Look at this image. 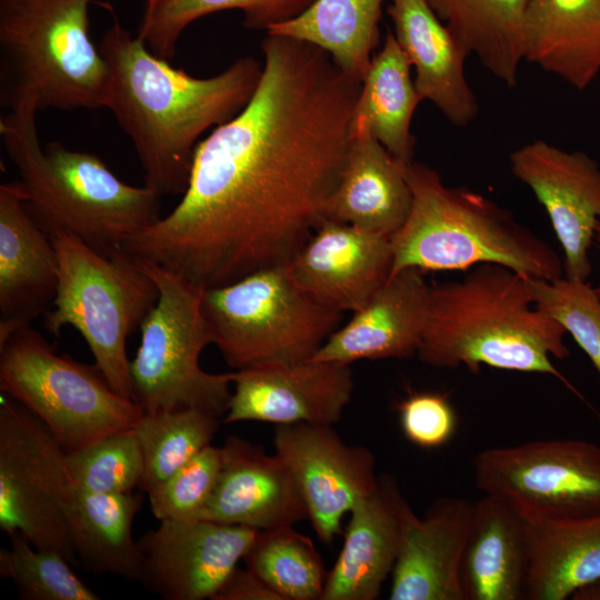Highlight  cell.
I'll list each match as a JSON object with an SVG mask.
<instances>
[{"instance_id":"cell-9","label":"cell","mask_w":600,"mask_h":600,"mask_svg":"<svg viewBox=\"0 0 600 600\" xmlns=\"http://www.w3.org/2000/svg\"><path fill=\"white\" fill-rule=\"evenodd\" d=\"M134 260L159 297L139 328L140 346L130 361L133 401L143 411L199 408L223 418L232 372L209 373L200 367L203 349L212 344L202 289L151 260Z\"/></svg>"},{"instance_id":"cell-30","label":"cell","mask_w":600,"mask_h":600,"mask_svg":"<svg viewBox=\"0 0 600 600\" xmlns=\"http://www.w3.org/2000/svg\"><path fill=\"white\" fill-rule=\"evenodd\" d=\"M469 54L508 87L523 61V19L530 0H428Z\"/></svg>"},{"instance_id":"cell-15","label":"cell","mask_w":600,"mask_h":600,"mask_svg":"<svg viewBox=\"0 0 600 600\" xmlns=\"http://www.w3.org/2000/svg\"><path fill=\"white\" fill-rule=\"evenodd\" d=\"M513 176L544 208L564 254L566 278L587 281L589 249L600 221V167L582 151L534 140L510 154Z\"/></svg>"},{"instance_id":"cell-34","label":"cell","mask_w":600,"mask_h":600,"mask_svg":"<svg viewBox=\"0 0 600 600\" xmlns=\"http://www.w3.org/2000/svg\"><path fill=\"white\" fill-rule=\"evenodd\" d=\"M243 560L283 600L322 598V559L312 540L293 527L260 530Z\"/></svg>"},{"instance_id":"cell-41","label":"cell","mask_w":600,"mask_h":600,"mask_svg":"<svg viewBox=\"0 0 600 600\" xmlns=\"http://www.w3.org/2000/svg\"><path fill=\"white\" fill-rule=\"evenodd\" d=\"M570 599L600 600V579L578 589Z\"/></svg>"},{"instance_id":"cell-33","label":"cell","mask_w":600,"mask_h":600,"mask_svg":"<svg viewBox=\"0 0 600 600\" xmlns=\"http://www.w3.org/2000/svg\"><path fill=\"white\" fill-rule=\"evenodd\" d=\"M219 420L199 408L143 411L132 427L143 459L139 488L147 492L211 444Z\"/></svg>"},{"instance_id":"cell-8","label":"cell","mask_w":600,"mask_h":600,"mask_svg":"<svg viewBox=\"0 0 600 600\" xmlns=\"http://www.w3.org/2000/svg\"><path fill=\"white\" fill-rule=\"evenodd\" d=\"M201 308L212 344L236 370L311 359L339 328L342 314L302 291L287 266L202 289Z\"/></svg>"},{"instance_id":"cell-10","label":"cell","mask_w":600,"mask_h":600,"mask_svg":"<svg viewBox=\"0 0 600 600\" xmlns=\"http://www.w3.org/2000/svg\"><path fill=\"white\" fill-rule=\"evenodd\" d=\"M0 390L40 419L67 452L132 428L143 413L96 364L58 354L31 324L0 344Z\"/></svg>"},{"instance_id":"cell-38","label":"cell","mask_w":600,"mask_h":600,"mask_svg":"<svg viewBox=\"0 0 600 600\" xmlns=\"http://www.w3.org/2000/svg\"><path fill=\"white\" fill-rule=\"evenodd\" d=\"M221 447L211 444L147 491L153 516L161 520H196L218 480Z\"/></svg>"},{"instance_id":"cell-7","label":"cell","mask_w":600,"mask_h":600,"mask_svg":"<svg viewBox=\"0 0 600 600\" xmlns=\"http://www.w3.org/2000/svg\"><path fill=\"white\" fill-rule=\"evenodd\" d=\"M50 238L59 272L44 329L54 337L66 326L78 330L110 387L133 400L127 339L157 303L156 283L122 249L103 256L70 232Z\"/></svg>"},{"instance_id":"cell-5","label":"cell","mask_w":600,"mask_h":600,"mask_svg":"<svg viewBox=\"0 0 600 600\" xmlns=\"http://www.w3.org/2000/svg\"><path fill=\"white\" fill-rule=\"evenodd\" d=\"M406 176L412 206L391 236L390 276L407 268L427 272L496 263L528 278L562 277L558 253L510 211L472 190L447 187L423 163L409 162Z\"/></svg>"},{"instance_id":"cell-42","label":"cell","mask_w":600,"mask_h":600,"mask_svg":"<svg viewBox=\"0 0 600 600\" xmlns=\"http://www.w3.org/2000/svg\"><path fill=\"white\" fill-rule=\"evenodd\" d=\"M594 237L597 239V242H598V246H599V250H600V221L598 222L597 227H596V233H594ZM594 291L596 293L598 294V297L600 298V284L594 288Z\"/></svg>"},{"instance_id":"cell-11","label":"cell","mask_w":600,"mask_h":600,"mask_svg":"<svg viewBox=\"0 0 600 600\" xmlns=\"http://www.w3.org/2000/svg\"><path fill=\"white\" fill-rule=\"evenodd\" d=\"M0 400V529L76 566L67 451L22 404L2 392Z\"/></svg>"},{"instance_id":"cell-14","label":"cell","mask_w":600,"mask_h":600,"mask_svg":"<svg viewBox=\"0 0 600 600\" xmlns=\"http://www.w3.org/2000/svg\"><path fill=\"white\" fill-rule=\"evenodd\" d=\"M259 531L202 519L161 520L138 541V581L166 600H212Z\"/></svg>"},{"instance_id":"cell-37","label":"cell","mask_w":600,"mask_h":600,"mask_svg":"<svg viewBox=\"0 0 600 600\" xmlns=\"http://www.w3.org/2000/svg\"><path fill=\"white\" fill-rule=\"evenodd\" d=\"M533 304L556 319L586 352L600 379V298L587 281L528 278Z\"/></svg>"},{"instance_id":"cell-16","label":"cell","mask_w":600,"mask_h":600,"mask_svg":"<svg viewBox=\"0 0 600 600\" xmlns=\"http://www.w3.org/2000/svg\"><path fill=\"white\" fill-rule=\"evenodd\" d=\"M232 387L224 423L333 424L351 401L354 380L350 364L306 360L236 370Z\"/></svg>"},{"instance_id":"cell-13","label":"cell","mask_w":600,"mask_h":600,"mask_svg":"<svg viewBox=\"0 0 600 600\" xmlns=\"http://www.w3.org/2000/svg\"><path fill=\"white\" fill-rule=\"evenodd\" d=\"M332 426L278 424L273 434L276 453L291 471L308 519L326 546L341 534L342 518L376 489L379 480L372 452L346 443Z\"/></svg>"},{"instance_id":"cell-31","label":"cell","mask_w":600,"mask_h":600,"mask_svg":"<svg viewBox=\"0 0 600 600\" xmlns=\"http://www.w3.org/2000/svg\"><path fill=\"white\" fill-rule=\"evenodd\" d=\"M383 1L316 0L300 16L273 26L267 33L314 44L347 73L362 80L379 42Z\"/></svg>"},{"instance_id":"cell-3","label":"cell","mask_w":600,"mask_h":600,"mask_svg":"<svg viewBox=\"0 0 600 600\" xmlns=\"http://www.w3.org/2000/svg\"><path fill=\"white\" fill-rule=\"evenodd\" d=\"M564 328L532 301L528 277L482 263L459 281L430 286L427 323L418 358L438 368L481 366L556 377L579 392L552 364L564 359Z\"/></svg>"},{"instance_id":"cell-12","label":"cell","mask_w":600,"mask_h":600,"mask_svg":"<svg viewBox=\"0 0 600 600\" xmlns=\"http://www.w3.org/2000/svg\"><path fill=\"white\" fill-rule=\"evenodd\" d=\"M484 494L501 498L529 520L600 513V447L583 440H538L490 448L473 459Z\"/></svg>"},{"instance_id":"cell-24","label":"cell","mask_w":600,"mask_h":600,"mask_svg":"<svg viewBox=\"0 0 600 600\" xmlns=\"http://www.w3.org/2000/svg\"><path fill=\"white\" fill-rule=\"evenodd\" d=\"M530 548L526 518L506 500L473 502L460 584L463 600H526Z\"/></svg>"},{"instance_id":"cell-20","label":"cell","mask_w":600,"mask_h":600,"mask_svg":"<svg viewBox=\"0 0 600 600\" xmlns=\"http://www.w3.org/2000/svg\"><path fill=\"white\" fill-rule=\"evenodd\" d=\"M429 293L423 272L416 268L398 271L309 360L351 364L362 359L417 356L427 323Z\"/></svg>"},{"instance_id":"cell-40","label":"cell","mask_w":600,"mask_h":600,"mask_svg":"<svg viewBox=\"0 0 600 600\" xmlns=\"http://www.w3.org/2000/svg\"><path fill=\"white\" fill-rule=\"evenodd\" d=\"M212 600H283L258 574L236 568Z\"/></svg>"},{"instance_id":"cell-1","label":"cell","mask_w":600,"mask_h":600,"mask_svg":"<svg viewBox=\"0 0 600 600\" xmlns=\"http://www.w3.org/2000/svg\"><path fill=\"white\" fill-rule=\"evenodd\" d=\"M247 106L194 151L179 203L121 248L201 289L287 266L327 218L362 80L323 49L267 33Z\"/></svg>"},{"instance_id":"cell-27","label":"cell","mask_w":600,"mask_h":600,"mask_svg":"<svg viewBox=\"0 0 600 600\" xmlns=\"http://www.w3.org/2000/svg\"><path fill=\"white\" fill-rule=\"evenodd\" d=\"M410 70L409 59L388 31L362 79L350 123L351 137H372L406 163L413 160L411 121L422 101Z\"/></svg>"},{"instance_id":"cell-36","label":"cell","mask_w":600,"mask_h":600,"mask_svg":"<svg viewBox=\"0 0 600 600\" xmlns=\"http://www.w3.org/2000/svg\"><path fill=\"white\" fill-rule=\"evenodd\" d=\"M67 468L72 483L79 488L99 493H129L140 484L143 459L130 428L67 452Z\"/></svg>"},{"instance_id":"cell-26","label":"cell","mask_w":600,"mask_h":600,"mask_svg":"<svg viewBox=\"0 0 600 600\" xmlns=\"http://www.w3.org/2000/svg\"><path fill=\"white\" fill-rule=\"evenodd\" d=\"M523 60L577 90L600 74V0H530Z\"/></svg>"},{"instance_id":"cell-25","label":"cell","mask_w":600,"mask_h":600,"mask_svg":"<svg viewBox=\"0 0 600 600\" xmlns=\"http://www.w3.org/2000/svg\"><path fill=\"white\" fill-rule=\"evenodd\" d=\"M407 164L372 137H351L326 219L391 237L412 206Z\"/></svg>"},{"instance_id":"cell-22","label":"cell","mask_w":600,"mask_h":600,"mask_svg":"<svg viewBox=\"0 0 600 600\" xmlns=\"http://www.w3.org/2000/svg\"><path fill=\"white\" fill-rule=\"evenodd\" d=\"M411 510L397 481L380 477L352 507L342 549L327 573L321 600H374L392 573Z\"/></svg>"},{"instance_id":"cell-23","label":"cell","mask_w":600,"mask_h":600,"mask_svg":"<svg viewBox=\"0 0 600 600\" xmlns=\"http://www.w3.org/2000/svg\"><path fill=\"white\" fill-rule=\"evenodd\" d=\"M393 34L414 67V86L456 127L478 116L477 98L464 73L469 52L441 21L428 0H391Z\"/></svg>"},{"instance_id":"cell-32","label":"cell","mask_w":600,"mask_h":600,"mask_svg":"<svg viewBox=\"0 0 600 600\" xmlns=\"http://www.w3.org/2000/svg\"><path fill=\"white\" fill-rule=\"evenodd\" d=\"M316 0H146L138 37L157 57L169 61L186 28L204 16L230 9L243 13V26L268 31L294 19Z\"/></svg>"},{"instance_id":"cell-35","label":"cell","mask_w":600,"mask_h":600,"mask_svg":"<svg viewBox=\"0 0 600 600\" xmlns=\"http://www.w3.org/2000/svg\"><path fill=\"white\" fill-rule=\"evenodd\" d=\"M11 544L0 550V574L9 579L22 600H98L60 553L34 548L27 538L9 534Z\"/></svg>"},{"instance_id":"cell-2","label":"cell","mask_w":600,"mask_h":600,"mask_svg":"<svg viewBox=\"0 0 600 600\" xmlns=\"http://www.w3.org/2000/svg\"><path fill=\"white\" fill-rule=\"evenodd\" d=\"M98 47L108 68L104 108L130 138L144 186L159 196L182 194L201 136L247 106L263 66L246 56L213 77L196 78L153 54L117 20Z\"/></svg>"},{"instance_id":"cell-17","label":"cell","mask_w":600,"mask_h":600,"mask_svg":"<svg viewBox=\"0 0 600 600\" xmlns=\"http://www.w3.org/2000/svg\"><path fill=\"white\" fill-rule=\"evenodd\" d=\"M392 258L391 237L324 219L287 268L318 303L356 312L388 280Z\"/></svg>"},{"instance_id":"cell-18","label":"cell","mask_w":600,"mask_h":600,"mask_svg":"<svg viewBox=\"0 0 600 600\" xmlns=\"http://www.w3.org/2000/svg\"><path fill=\"white\" fill-rule=\"evenodd\" d=\"M222 467L198 519L258 530L308 519L297 482L281 458L240 437L226 439Z\"/></svg>"},{"instance_id":"cell-21","label":"cell","mask_w":600,"mask_h":600,"mask_svg":"<svg viewBox=\"0 0 600 600\" xmlns=\"http://www.w3.org/2000/svg\"><path fill=\"white\" fill-rule=\"evenodd\" d=\"M473 502L440 497L423 518L408 512L391 573V600H463L462 554Z\"/></svg>"},{"instance_id":"cell-39","label":"cell","mask_w":600,"mask_h":600,"mask_svg":"<svg viewBox=\"0 0 600 600\" xmlns=\"http://www.w3.org/2000/svg\"><path fill=\"white\" fill-rule=\"evenodd\" d=\"M397 410L404 437L418 447H441L456 432V412L443 394L413 392L398 404Z\"/></svg>"},{"instance_id":"cell-29","label":"cell","mask_w":600,"mask_h":600,"mask_svg":"<svg viewBox=\"0 0 600 600\" xmlns=\"http://www.w3.org/2000/svg\"><path fill=\"white\" fill-rule=\"evenodd\" d=\"M526 520L530 548L526 600H564L600 579V513Z\"/></svg>"},{"instance_id":"cell-6","label":"cell","mask_w":600,"mask_h":600,"mask_svg":"<svg viewBox=\"0 0 600 600\" xmlns=\"http://www.w3.org/2000/svg\"><path fill=\"white\" fill-rule=\"evenodd\" d=\"M90 0H0V103L8 111L104 108L108 68Z\"/></svg>"},{"instance_id":"cell-19","label":"cell","mask_w":600,"mask_h":600,"mask_svg":"<svg viewBox=\"0 0 600 600\" xmlns=\"http://www.w3.org/2000/svg\"><path fill=\"white\" fill-rule=\"evenodd\" d=\"M26 199L20 180L0 184V344L44 313L58 289L52 240Z\"/></svg>"},{"instance_id":"cell-28","label":"cell","mask_w":600,"mask_h":600,"mask_svg":"<svg viewBox=\"0 0 600 600\" xmlns=\"http://www.w3.org/2000/svg\"><path fill=\"white\" fill-rule=\"evenodd\" d=\"M141 502V496L131 492H91L72 483L67 513L78 563L91 572L138 581L141 552L132 522Z\"/></svg>"},{"instance_id":"cell-4","label":"cell","mask_w":600,"mask_h":600,"mask_svg":"<svg viewBox=\"0 0 600 600\" xmlns=\"http://www.w3.org/2000/svg\"><path fill=\"white\" fill-rule=\"evenodd\" d=\"M38 111L24 106L0 118V138L16 166L26 206L51 237L67 231L111 256L129 237L160 219V197L120 180L96 154L58 141L41 146Z\"/></svg>"}]
</instances>
